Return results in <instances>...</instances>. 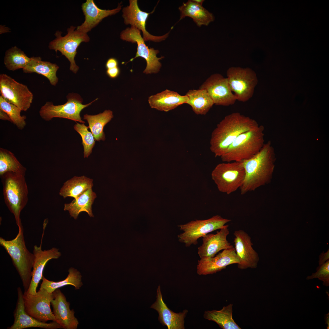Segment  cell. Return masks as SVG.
Here are the masks:
<instances>
[{"label": "cell", "instance_id": "cell-1", "mask_svg": "<svg viewBox=\"0 0 329 329\" xmlns=\"http://www.w3.org/2000/svg\"><path fill=\"white\" fill-rule=\"evenodd\" d=\"M259 125L254 119L238 112L226 116L212 131L210 149L215 157H221L240 134L253 130Z\"/></svg>", "mask_w": 329, "mask_h": 329}, {"label": "cell", "instance_id": "cell-2", "mask_svg": "<svg viewBox=\"0 0 329 329\" xmlns=\"http://www.w3.org/2000/svg\"><path fill=\"white\" fill-rule=\"evenodd\" d=\"M275 155L270 141L251 158L242 162L245 176L240 188L242 195L255 191L270 181L274 168Z\"/></svg>", "mask_w": 329, "mask_h": 329}, {"label": "cell", "instance_id": "cell-3", "mask_svg": "<svg viewBox=\"0 0 329 329\" xmlns=\"http://www.w3.org/2000/svg\"><path fill=\"white\" fill-rule=\"evenodd\" d=\"M18 228L17 235L12 240H7L0 237V245L11 258L22 281L24 292H26L31 281L34 255L26 246L23 227Z\"/></svg>", "mask_w": 329, "mask_h": 329}, {"label": "cell", "instance_id": "cell-4", "mask_svg": "<svg viewBox=\"0 0 329 329\" xmlns=\"http://www.w3.org/2000/svg\"><path fill=\"white\" fill-rule=\"evenodd\" d=\"M0 176L5 203L14 215L18 228L22 227L20 213L28 200V190L25 175L9 172Z\"/></svg>", "mask_w": 329, "mask_h": 329}, {"label": "cell", "instance_id": "cell-5", "mask_svg": "<svg viewBox=\"0 0 329 329\" xmlns=\"http://www.w3.org/2000/svg\"><path fill=\"white\" fill-rule=\"evenodd\" d=\"M264 127L256 128L239 135L221 157L222 161L242 162L253 157L264 144Z\"/></svg>", "mask_w": 329, "mask_h": 329}, {"label": "cell", "instance_id": "cell-6", "mask_svg": "<svg viewBox=\"0 0 329 329\" xmlns=\"http://www.w3.org/2000/svg\"><path fill=\"white\" fill-rule=\"evenodd\" d=\"M211 176L218 190L229 195L240 189L245 179L242 162H225L218 164Z\"/></svg>", "mask_w": 329, "mask_h": 329}, {"label": "cell", "instance_id": "cell-7", "mask_svg": "<svg viewBox=\"0 0 329 329\" xmlns=\"http://www.w3.org/2000/svg\"><path fill=\"white\" fill-rule=\"evenodd\" d=\"M66 97L67 101L62 105H56L52 102H46L41 108L39 111L41 118L46 121H49L54 118H63L85 123L80 117L81 111L97 98L89 104H83L82 98L78 94L70 93Z\"/></svg>", "mask_w": 329, "mask_h": 329}, {"label": "cell", "instance_id": "cell-8", "mask_svg": "<svg viewBox=\"0 0 329 329\" xmlns=\"http://www.w3.org/2000/svg\"><path fill=\"white\" fill-rule=\"evenodd\" d=\"M231 220L217 215L207 219L196 220L178 225L183 232L178 235L179 241L186 247L198 244V240L209 233L223 228Z\"/></svg>", "mask_w": 329, "mask_h": 329}, {"label": "cell", "instance_id": "cell-9", "mask_svg": "<svg viewBox=\"0 0 329 329\" xmlns=\"http://www.w3.org/2000/svg\"><path fill=\"white\" fill-rule=\"evenodd\" d=\"M76 28L71 26L67 29V33L64 36H61V31H56L55 34L56 38L50 42L48 46L50 49L54 50L56 52L59 51L68 59L70 62L69 69L75 73L79 68L74 59L77 49L82 42H87L90 40L87 34L77 30Z\"/></svg>", "mask_w": 329, "mask_h": 329}, {"label": "cell", "instance_id": "cell-10", "mask_svg": "<svg viewBox=\"0 0 329 329\" xmlns=\"http://www.w3.org/2000/svg\"><path fill=\"white\" fill-rule=\"evenodd\" d=\"M230 88L239 101L245 102L253 96L258 79L255 71L249 67H230L227 71Z\"/></svg>", "mask_w": 329, "mask_h": 329}, {"label": "cell", "instance_id": "cell-11", "mask_svg": "<svg viewBox=\"0 0 329 329\" xmlns=\"http://www.w3.org/2000/svg\"><path fill=\"white\" fill-rule=\"evenodd\" d=\"M120 38L123 41L136 43L137 51L134 58L129 62L133 61L138 57L144 58L146 62L147 65L143 73L146 74L156 73L160 71L161 64L160 60L164 58L161 56L157 57V55L159 52L158 50L153 48H149L145 44L144 41L141 35V31L135 27L131 26L123 30L120 33Z\"/></svg>", "mask_w": 329, "mask_h": 329}, {"label": "cell", "instance_id": "cell-12", "mask_svg": "<svg viewBox=\"0 0 329 329\" xmlns=\"http://www.w3.org/2000/svg\"><path fill=\"white\" fill-rule=\"evenodd\" d=\"M0 92L5 100L26 111L30 107L33 94L27 87L5 74L0 75Z\"/></svg>", "mask_w": 329, "mask_h": 329}, {"label": "cell", "instance_id": "cell-13", "mask_svg": "<svg viewBox=\"0 0 329 329\" xmlns=\"http://www.w3.org/2000/svg\"><path fill=\"white\" fill-rule=\"evenodd\" d=\"M25 310L29 315L44 322L52 320L56 322L50 304L54 299L53 293H49L44 289L40 288L34 294L24 292L23 294Z\"/></svg>", "mask_w": 329, "mask_h": 329}, {"label": "cell", "instance_id": "cell-14", "mask_svg": "<svg viewBox=\"0 0 329 329\" xmlns=\"http://www.w3.org/2000/svg\"><path fill=\"white\" fill-rule=\"evenodd\" d=\"M206 90L216 105L229 106L237 100L231 91L227 78L216 73L211 75L200 87Z\"/></svg>", "mask_w": 329, "mask_h": 329}, {"label": "cell", "instance_id": "cell-15", "mask_svg": "<svg viewBox=\"0 0 329 329\" xmlns=\"http://www.w3.org/2000/svg\"><path fill=\"white\" fill-rule=\"evenodd\" d=\"M234 242L236 254L240 260L237 264L239 269L244 270L256 268L259 260L257 252L253 247L251 238L243 230L234 232Z\"/></svg>", "mask_w": 329, "mask_h": 329}, {"label": "cell", "instance_id": "cell-16", "mask_svg": "<svg viewBox=\"0 0 329 329\" xmlns=\"http://www.w3.org/2000/svg\"><path fill=\"white\" fill-rule=\"evenodd\" d=\"M122 16L124 23L130 24L142 31L144 41H152L160 42L165 40L168 36L169 32L161 36H156L150 34L146 30V25L147 18L150 13L141 10L137 0H129V5L122 9Z\"/></svg>", "mask_w": 329, "mask_h": 329}, {"label": "cell", "instance_id": "cell-17", "mask_svg": "<svg viewBox=\"0 0 329 329\" xmlns=\"http://www.w3.org/2000/svg\"><path fill=\"white\" fill-rule=\"evenodd\" d=\"M240 260L234 247L224 249L212 257L200 258L198 261L197 273L200 275L216 273L228 265L239 264Z\"/></svg>", "mask_w": 329, "mask_h": 329}, {"label": "cell", "instance_id": "cell-18", "mask_svg": "<svg viewBox=\"0 0 329 329\" xmlns=\"http://www.w3.org/2000/svg\"><path fill=\"white\" fill-rule=\"evenodd\" d=\"M18 299L16 308L14 312V321L9 329H23L30 327H39L47 329L62 328L55 321L50 323L44 322L36 319L28 314L24 308L23 294L21 288H17Z\"/></svg>", "mask_w": 329, "mask_h": 329}, {"label": "cell", "instance_id": "cell-19", "mask_svg": "<svg viewBox=\"0 0 329 329\" xmlns=\"http://www.w3.org/2000/svg\"><path fill=\"white\" fill-rule=\"evenodd\" d=\"M41 242L39 246L36 245L34 247L33 253L34 255V263L32 271V276L30 286L27 292V293L35 294L38 284L43 276V272L47 263L52 259H57L61 256L58 249L55 248L51 249L43 250L41 248Z\"/></svg>", "mask_w": 329, "mask_h": 329}, {"label": "cell", "instance_id": "cell-20", "mask_svg": "<svg viewBox=\"0 0 329 329\" xmlns=\"http://www.w3.org/2000/svg\"><path fill=\"white\" fill-rule=\"evenodd\" d=\"M229 225H225L216 234H207L203 237V243L198 248L200 258L212 257L220 251L233 247L227 239Z\"/></svg>", "mask_w": 329, "mask_h": 329}, {"label": "cell", "instance_id": "cell-21", "mask_svg": "<svg viewBox=\"0 0 329 329\" xmlns=\"http://www.w3.org/2000/svg\"><path fill=\"white\" fill-rule=\"evenodd\" d=\"M54 298L51 304L56 322L65 329H76L79 322L74 316L73 310H70V303L59 289L53 292Z\"/></svg>", "mask_w": 329, "mask_h": 329}, {"label": "cell", "instance_id": "cell-22", "mask_svg": "<svg viewBox=\"0 0 329 329\" xmlns=\"http://www.w3.org/2000/svg\"><path fill=\"white\" fill-rule=\"evenodd\" d=\"M121 2L117 7L111 10L101 9L96 5L94 0H87L82 5V9L85 16V21L76 30L87 33L96 27L104 18L115 15L122 9Z\"/></svg>", "mask_w": 329, "mask_h": 329}, {"label": "cell", "instance_id": "cell-23", "mask_svg": "<svg viewBox=\"0 0 329 329\" xmlns=\"http://www.w3.org/2000/svg\"><path fill=\"white\" fill-rule=\"evenodd\" d=\"M156 300L150 306L155 310L159 314L158 320L163 326L168 329H184V319L188 311L185 310L182 312L175 313L171 310L164 302L162 298L160 286L157 290Z\"/></svg>", "mask_w": 329, "mask_h": 329}, {"label": "cell", "instance_id": "cell-24", "mask_svg": "<svg viewBox=\"0 0 329 329\" xmlns=\"http://www.w3.org/2000/svg\"><path fill=\"white\" fill-rule=\"evenodd\" d=\"M188 100L186 95H181L177 92L166 89L149 97L148 102L151 108L167 112L186 104Z\"/></svg>", "mask_w": 329, "mask_h": 329}, {"label": "cell", "instance_id": "cell-25", "mask_svg": "<svg viewBox=\"0 0 329 329\" xmlns=\"http://www.w3.org/2000/svg\"><path fill=\"white\" fill-rule=\"evenodd\" d=\"M181 20L186 17L191 18L196 25L201 27L207 26L215 19L213 14L203 7L191 0L184 2L179 8Z\"/></svg>", "mask_w": 329, "mask_h": 329}, {"label": "cell", "instance_id": "cell-26", "mask_svg": "<svg viewBox=\"0 0 329 329\" xmlns=\"http://www.w3.org/2000/svg\"><path fill=\"white\" fill-rule=\"evenodd\" d=\"M59 68L55 63L42 61L40 57H33L23 70L25 73H35L41 75L48 79L51 85L55 86L58 81L56 72Z\"/></svg>", "mask_w": 329, "mask_h": 329}, {"label": "cell", "instance_id": "cell-27", "mask_svg": "<svg viewBox=\"0 0 329 329\" xmlns=\"http://www.w3.org/2000/svg\"><path fill=\"white\" fill-rule=\"evenodd\" d=\"M96 197L95 193L90 188L76 199H74L71 203L65 204L64 210H68L71 217L75 219L82 211H85L90 217H94L92 206Z\"/></svg>", "mask_w": 329, "mask_h": 329}, {"label": "cell", "instance_id": "cell-28", "mask_svg": "<svg viewBox=\"0 0 329 329\" xmlns=\"http://www.w3.org/2000/svg\"><path fill=\"white\" fill-rule=\"evenodd\" d=\"M188 100L186 104L190 105L196 115H205L214 104L206 90H190L186 94Z\"/></svg>", "mask_w": 329, "mask_h": 329}, {"label": "cell", "instance_id": "cell-29", "mask_svg": "<svg viewBox=\"0 0 329 329\" xmlns=\"http://www.w3.org/2000/svg\"><path fill=\"white\" fill-rule=\"evenodd\" d=\"M93 186L92 179L84 176H74L64 183L59 194L64 198L71 197L76 199L84 192L92 188Z\"/></svg>", "mask_w": 329, "mask_h": 329}, {"label": "cell", "instance_id": "cell-30", "mask_svg": "<svg viewBox=\"0 0 329 329\" xmlns=\"http://www.w3.org/2000/svg\"><path fill=\"white\" fill-rule=\"evenodd\" d=\"M232 307L233 304L231 303L220 310L205 311L204 318L215 322L223 329H241L232 318Z\"/></svg>", "mask_w": 329, "mask_h": 329}, {"label": "cell", "instance_id": "cell-31", "mask_svg": "<svg viewBox=\"0 0 329 329\" xmlns=\"http://www.w3.org/2000/svg\"><path fill=\"white\" fill-rule=\"evenodd\" d=\"M113 117L112 111L108 110L96 115L85 114L83 119L87 120L89 128L95 140L99 141L105 140V135L103 131L104 127Z\"/></svg>", "mask_w": 329, "mask_h": 329}, {"label": "cell", "instance_id": "cell-32", "mask_svg": "<svg viewBox=\"0 0 329 329\" xmlns=\"http://www.w3.org/2000/svg\"><path fill=\"white\" fill-rule=\"evenodd\" d=\"M68 271L69 274L65 279L57 282L49 281L43 276L40 288L44 289L49 293H52L56 289L68 285L73 286L76 289H80L83 285L80 273L72 267L69 268Z\"/></svg>", "mask_w": 329, "mask_h": 329}, {"label": "cell", "instance_id": "cell-33", "mask_svg": "<svg viewBox=\"0 0 329 329\" xmlns=\"http://www.w3.org/2000/svg\"><path fill=\"white\" fill-rule=\"evenodd\" d=\"M31 58L28 57L24 52L16 46L7 50L4 58V63L9 70L23 69L29 63Z\"/></svg>", "mask_w": 329, "mask_h": 329}, {"label": "cell", "instance_id": "cell-34", "mask_svg": "<svg viewBox=\"0 0 329 329\" xmlns=\"http://www.w3.org/2000/svg\"><path fill=\"white\" fill-rule=\"evenodd\" d=\"M27 169L11 151L0 148V176L11 172L25 175Z\"/></svg>", "mask_w": 329, "mask_h": 329}, {"label": "cell", "instance_id": "cell-35", "mask_svg": "<svg viewBox=\"0 0 329 329\" xmlns=\"http://www.w3.org/2000/svg\"><path fill=\"white\" fill-rule=\"evenodd\" d=\"M0 109L7 114L12 122L19 129L22 130L24 129L26 125V116L21 115L20 113L22 110L20 108L8 102L1 96H0Z\"/></svg>", "mask_w": 329, "mask_h": 329}, {"label": "cell", "instance_id": "cell-36", "mask_svg": "<svg viewBox=\"0 0 329 329\" xmlns=\"http://www.w3.org/2000/svg\"><path fill=\"white\" fill-rule=\"evenodd\" d=\"M74 129L80 135L82 140V144L84 149V157L87 158L92 152L95 144V139L91 132L88 130L89 126L84 123H76L74 126Z\"/></svg>", "mask_w": 329, "mask_h": 329}, {"label": "cell", "instance_id": "cell-37", "mask_svg": "<svg viewBox=\"0 0 329 329\" xmlns=\"http://www.w3.org/2000/svg\"><path fill=\"white\" fill-rule=\"evenodd\" d=\"M317 272L313 273L311 276H308L307 280L312 279L314 278L318 279L323 281L324 285L327 287L329 286V260H328L324 263L319 266L317 268Z\"/></svg>", "mask_w": 329, "mask_h": 329}, {"label": "cell", "instance_id": "cell-38", "mask_svg": "<svg viewBox=\"0 0 329 329\" xmlns=\"http://www.w3.org/2000/svg\"><path fill=\"white\" fill-rule=\"evenodd\" d=\"M120 73V69L118 67L107 69L106 74L110 78H115L117 77Z\"/></svg>", "mask_w": 329, "mask_h": 329}, {"label": "cell", "instance_id": "cell-39", "mask_svg": "<svg viewBox=\"0 0 329 329\" xmlns=\"http://www.w3.org/2000/svg\"><path fill=\"white\" fill-rule=\"evenodd\" d=\"M118 64V60L114 58H111L107 61L105 66L107 69L117 67Z\"/></svg>", "mask_w": 329, "mask_h": 329}, {"label": "cell", "instance_id": "cell-40", "mask_svg": "<svg viewBox=\"0 0 329 329\" xmlns=\"http://www.w3.org/2000/svg\"><path fill=\"white\" fill-rule=\"evenodd\" d=\"M329 258V249H328L327 251L324 253V252H323L319 256V266H320L325 262H326Z\"/></svg>", "mask_w": 329, "mask_h": 329}, {"label": "cell", "instance_id": "cell-41", "mask_svg": "<svg viewBox=\"0 0 329 329\" xmlns=\"http://www.w3.org/2000/svg\"><path fill=\"white\" fill-rule=\"evenodd\" d=\"M0 119L4 120H7L12 122L9 117L5 112L0 109Z\"/></svg>", "mask_w": 329, "mask_h": 329}, {"label": "cell", "instance_id": "cell-42", "mask_svg": "<svg viewBox=\"0 0 329 329\" xmlns=\"http://www.w3.org/2000/svg\"><path fill=\"white\" fill-rule=\"evenodd\" d=\"M325 320L326 324L327 325V328L329 329V313L326 314L325 316Z\"/></svg>", "mask_w": 329, "mask_h": 329}, {"label": "cell", "instance_id": "cell-43", "mask_svg": "<svg viewBox=\"0 0 329 329\" xmlns=\"http://www.w3.org/2000/svg\"><path fill=\"white\" fill-rule=\"evenodd\" d=\"M193 2L199 4L200 5H202L203 2L204 1V0H191Z\"/></svg>", "mask_w": 329, "mask_h": 329}]
</instances>
